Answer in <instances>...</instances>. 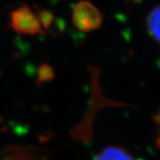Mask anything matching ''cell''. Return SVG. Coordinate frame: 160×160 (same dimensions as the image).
Here are the masks:
<instances>
[{"instance_id":"cell-3","label":"cell","mask_w":160,"mask_h":160,"mask_svg":"<svg viewBox=\"0 0 160 160\" xmlns=\"http://www.w3.org/2000/svg\"><path fill=\"white\" fill-rule=\"evenodd\" d=\"M94 160H138L130 153L118 147H108L102 149Z\"/></svg>"},{"instance_id":"cell-2","label":"cell","mask_w":160,"mask_h":160,"mask_svg":"<svg viewBox=\"0 0 160 160\" xmlns=\"http://www.w3.org/2000/svg\"><path fill=\"white\" fill-rule=\"evenodd\" d=\"M12 29L19 34L38 35L44 34L43 27L37 13L28 6L18 7L12 12L10 15Z\"/></svg>"},{"instance_id":"cell-4","label":"cell","mask_w":160,"mask_h":160,"mask_svg":"<svg viewBox=\"0 0 160 160\" xmlns=\"http://www.w3.org/2000/svg\"><path fill=\"white\" fill-rule=\"evenodd\" d=\"M147 26L154 39L160 43V6L155 7L149 12L147 19Z\"/></svg>"},{"instance_id":"cell-1","label":"cell","mask_w":160,"mask_h":160,"mask_svg":"<svg viewBox=\"0 0 160 160\" xmlns=\"http://www.w3.org/2000/svg\"><path fill=\"white\" fill-rule=\"evenodd\" d=\"M72 22L80 31L90 32L102 25V17L99 10L89 1H80L73 9Z\"/></svg>"},{"instance_id":"cell-5","label":"cell","mask_w":160,"mask_h":160,"mask_svg":"<svg viewBox=\"0 0 160 160\" xmlns=\"http://www.w3.org/2000/svg\"><path fill=\"white\" fill-rule=\"evenodd\" d=\"M38 16L43 29H48L53 22V14L47 10H38Z\"/></svg>"}]
</instances>
